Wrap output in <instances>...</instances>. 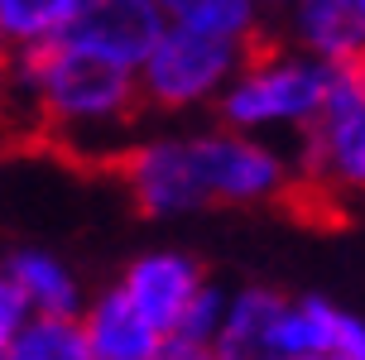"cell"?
<instances>
[{
	"label": "cell",
	"mask_w": 365,
	"mask_h": 360,
	"mask_svg": "<svg viewBox=\"0 0 365 360\" xmlns=\"http://www.w3.org/2000/svg\"><path fill=\"white\" fill-rule=\"evenodd\" d=\"M0 269L10 274V284L24 293L29 312H38V317H77L82 303H87L77 269L68 259H58L53 250H34V245L29 250H10V259Z\"/></svg>",
	"instance_id": "obj_11"
},
{
	"label": "cell",
	"mask_w": 365,
	"mask_h": 360,
	"mask_svg": "<svg viewBox=\"0 0 365 360\" xmlns=\"http://www.w3.org/2000/svg\"><path fill=\"white\" fill-rule=\"evenodd\" d=\"M365 43V0H293L289 48L317 58L327 68H346Z\"/></svg>",
	"instance_id": "obj_8"
},
{
	"label": "cell",
	"mask_w": 365,
	"mask_h": 360,
	"mask_svg": "<svg viewBox=\"0 0 365 360\" xmlns=\"http://www.w3.org/2000/svg\"><path fill=\"white\" fill-rule=\"evenodd\" d=\"M82 0H0V48L29 53L73 29Z\"/></svg>",
	"instance_id": "obj_14"
},
{
	"label": "cell",
	"mask_w": 365,
	"mask_h": 360,
	"mask_svg": "<svg viewBox=\"0 0 365 360\" xmlns=\"http://www.w3.org/2000/svg\"><path fill=\"white\" fill-rule=\"evenodd\" d=\"M202 288H207V269L187 250H173V245H159V250L135 254L120 274L115 293L125 298L140 317H145L159 336H173L182 322V312L192 307Z\"/></svg>",
	"instance_id": "obj_6"
},
{
	"label": "cell",
	"mask_w": 365,
	"mask_h": 360,
	"mask_svg": "<svg viewBox=\"0 0 365 360\" xmlns=\"http://www.w3.org/2000/svg\"><path fill=\"white\" fill-rule=\"evenodd\" d=\"M29 317H34V312H29V303H24V293L10 284V274L0 269V351H5V341H10Z\"/></svg>",
	"instance_id": "obj_17"
},
{
	"label": "cell",
	"mask_w": 365,
	"mask_h": 360,
	"mask_svg": "<svg viewBox=\"0 0 365 360\" xmlns=\"http://www.w3.org/2000/svg\"><path fill=\"white\" fill-rule=\"evenodd\" d=\"M10 58H15V87L24 96V106L63 144H101L106 135L130 130V120L140 115L135 72L68 34Z\"/></svg>",
	"instance_id": "obj_2"
},
{
	"label": "cell",
	"mask_w": 365,
	"mask_h": 360,
	"mask_svg": "<svg viewBox=\"0 0 365 360\" xmlns=\"http://www.w3.org/2000/svg\"><path fill=\"white\" fill-rule=\"evenodd\" d=\"M77 322H82L87 360H154V351L164 341V336L115 293V284L101 288L96 298H87L82 312H77Z\"/></svg>",
	"instance_id": "obj_9"
},
{
	"label": "cell",
	"mask_w": 365,
	"mask_h": 360,
	"mask_svg": "<svg viewBox=\"0 0 365 360\" xmlns=\"http://www.w3.org/2000/svg\"><path fill=\"white\" fill-rule=\"evenodd\" d=\"M154 5L173 29H192V34L221 38L236 48H255L259 24H264L255 0H154Z\"/></svg>",
	"instance_id": "obj_13"
},
{
	"label": "cell",
	"mask_w": 365,
	"mask_h": 360,
	"mask_svg": "<svg viewBox=\"0 0 365 360\" xmlns=\"http://www.w3.org/2000/svg\"><path fill=\"white\" fill-rule=\"evenodd\" d=\"M164 34V15L154 0H82L68 38L96 48L101 58L120 63V68H140L154 38Z\"/></svg>",
	"instance_id": "obj_7"
},
{
	"label": "cell",
	"mask_w": 365,
	"mask_h": 360,
	"mask_svg": "<svg viewBox=\"0 0 365 360\" xmlns=\"http://www.w3.org/2000/svg\"><path fill=\"white\" fill-rule=\"evenodd\" d=\"M255 5H259V15H264V10H289L293 0H255Z\"/></svg>",
	"instance_id": "obj_21"
},
{
	"label": "cell",
	"mask_w": 365,
	"mask_h": 360,
	"mask_svg": "<svg viewBox=\"0 0 365 360\" xmlns=\"http://www.w3.org/2000/svg\"><path fill=\"white\" fill-rule=\"evenodd\" d=\"M341 82H346V87L365 101V43H361V53H356V58L346 63V68H341Z\"/></svg>",
	"instance_id": "obj_20"
},
{
	"label": "cell",
	"mask_w": 365,
	"mask_h": 360,
	"mask_svg": "<svg viewBox=\"0 0 365 360\" xmlns=\"http://www.w3.org/2000/svg\"><path fill=\"white\" fill-rule=\"evenodd\" d=\"M115 173L130 202L154 221L202 207H264L298 187L293 159L279 144L236 135L226 125L130 140L115 159Z\"/></svg>",
	"instance_id": "obj_1"
},
{
	"label": "cell",
	"mask_w": 365,
	"mask_h": 360,
	"mask_svg": "<svg viewBox=\"0 0 365 360\" xmlns=\"http://www.w3.org/2000/svg\"><path fill=\"white\" fill-rule=\"evenodd\" d=\"M284 307H289V293H279V288L264 284L226 288V312H221V331L212 351L236 360H269Z\"/></svg>",
	"instance_id": "obj_10"
},
{
	"label": "cell",
	"mask_w": 365,
	"mask_h": 360,
	"mask_svg": "<svg viewBox=\"0 0 365 360\" xmlns=\"http://www.w3.org/2000/svg\"><path fill=\"white\" fill-rule=\"evenodd\" d=\"M221 312H226V288L212 284L207 279V288H202L197 298H192V307L182 312V322H178V341H192V346H217V331H221Z\"/></svg>",
	"instance_id": "obj_16"
},
{
	"label": "cell",
	"mask_w": 365,
	"mask_h": 360,
	"mask_svg": "<svg viewBox=\"0 0 365 360\" xmlns=\"http://www.w3.org/2000/svg\"><path fill=\"white\" fill-rule=\"evenodd\" d=\"M207 360H236V356H221V351H212V356H207Z\"/></svg>",
	"instance_id": "obj_22"
},
{
	"label": "cell",
	"mask_w": 365,
	"mask_h": 360,
	"mask_svg": "<svg viewBox=\"0 0 365 360\" xmlns=\"http://www.w3.org/2000/svg\"><path fill=\"white\" fill-rule=\"evenodd\" d=\"M0 360H87L82 322L77 317H29L15 336L5 341Z\"/></svg>",
	"instance_id": "obj_15"
},
{
	"label": "cell",
	"mask_w": 365,
	"mask_h": 360,
	"mask_svg": "<svg viewBox=\"0 0 365 360\" xmlns=\"http://www.w3.org/2000/svg\"><path fill=\"white\" fill-rule=\"evenodd\" d=\"M207 356H212L207 346L178 341V336H164V341H159V351H154V360H207Z\"/></svg>",
	"instance_id": "obj_19"
},
{
	"label": "cell",
	"mask_w": 365,
	"mask_h": 360,
	"mask_svg": "<svg viewBox=\"0 0 365 360\" xmlns=\"http://www.w3.org/2000/svg\"><path fill=\"white\" fill-rule=\"evenodd\" d=\"M293 173L322 197H361L365 192V101L346 82L331 87L327 106L303 130Z\"/></svg>",
	"instance_id": "obj_5"
},
{
	"label": "cell",
	"mask_w": 365,
	"mask_h": 360,
	"mask_svg": "<svg viewBox=\"0 0 365 360\" xmlns=\"http://www.w3.org/2000/svg\"><path fill=\"white\" fill-rule=\"evenodd\" d=\"M240 58H245V48H236V43H221V38L164 24V34L154 38V48L145 53V63L135 68L140 110L182 115V110L217 106L221 87L231 82V72H236Z\"/></svg>",
	"instance_id": "obj_4"
},
{
	"label": "cell",
	"mask_w": 365,
	"mask_h": 360,
	"mask_svg": "<svg viewBox=\"0 0 365 360\" xmlns=\"http://www.w3.org/2000/svg\"><path fill=\"white\" fill-rule=\"evenodd\" d=\"M331 360H365V322L351 312L346 326H341V346H336V356Z\"/></svg>",
	"instance_id": "obj_18"
},
{
	"label": "cell",
	"mask_w": 365,
	"mask_h": 360,
	"mask_svg": "<svg viewBox=\"0 0 365 360\" xmlns=\"http://www.w3.org/2000/svg\"><path fill=\"white\" fill-rule=\"evenodd\" d=\"M346 307H336L331 298H289L279 331H274L269 360H331L341 346V326H346Z\"/></svg>",
	"instance_id": "obj_12"
},
{
	"label": "cell",
	"mask_w": 365,
	"mask_h": 360,
	"mask_svg": "<svg viewBox=\"0 0 365 360\" xmlns=\"http://www.w3.org/2000/svg\"><path fill=\"white\" fill-rule=\"evenodd\" d=\"M336 82H341L336 68L298 53L289 43L245 48L231 82L217 96V125L255 135V140H269L274 130H308Z\"/></svg>",
	"instance_id": "obj_3"
}]
</instances>
